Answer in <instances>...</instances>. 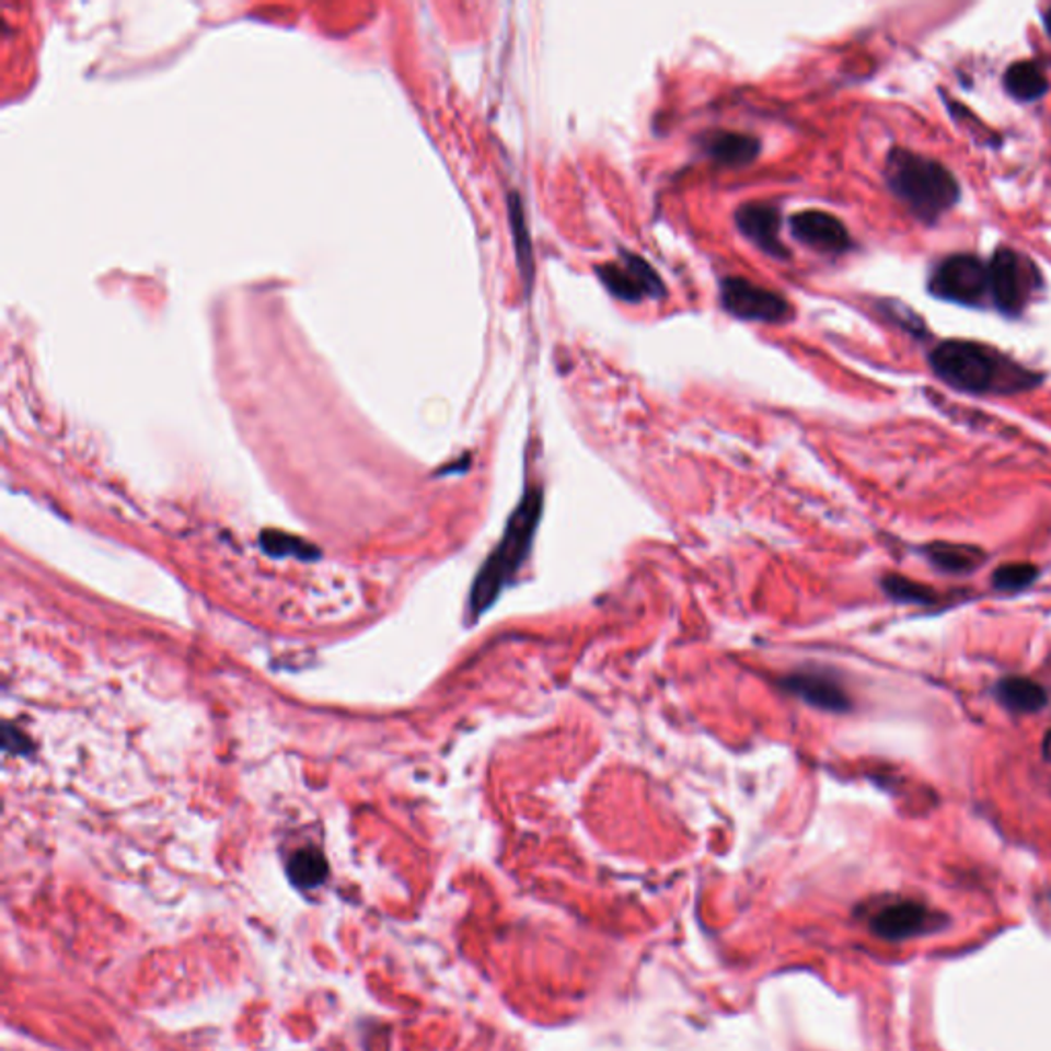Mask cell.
<instances>
[{
    "label": "cell",
    "mask_w": 1051,
    "mask_h": 1051,
    "mask_svg": "<svg viewBox=\"0 0 1051 1051\" xmlns=\"http://www.w3.org/2000/svg\"><path fill=\"white\" fill-rule=\"evenodd\" d=\"M544 495L539 485L526 489L520 504L509 513L504 534L495 544L492 555L485 558L469 596L471 616L478 619L483 612L499 600L504 590L513 584L516 575L522 569L526 558L530 557L536 530L541 524Z\"/></svg>",
    "instance_id": "6da1fadb"
},
{
    "label": "cell",
    "mask_w": 1051,
    "mask_h": 1051,
    "mask_svg": "<svg viewBox=\"0 0 1051 1051\" xmlns=\"http://www.w3.org/2000/svg\"><path fill=\"white\" fill-rule=\"evenodd\" d=\"M928 361L936 377L963 393L1010 394L1035 384V374L1029 370L975 342H943L931 351Z\"/></svg>",
    "instance_id": "7a4b0ae2"
},
{
    "label": "cell",
    "mask_w": 1051,
    "mask_h": 1051,
    "mask_svg": "<svg viewBox=\"0 0 1051 1051\" xmlns=\"http://www.w3.org/2000/svg\"><path fill=\"white\" fill-rule=\"evenodd\" d=\"M886 181L891 194L926 224H935L961 197V187L945 164L908 148L887 154Z\"/></svg>",
    "instance_id": "3957f363"
},
{
    "label": "cell",
    "mask_w": 1051,
    "mask_h": 1051,
    "mask_svg": "<svg viewBox=\"0 0 1051 1051\" xmlns=\"http://www.w3.org/2000/svg\"><path fill=\"white\" fill-rule=\"evenodd\" d=\"M928 290L935 298L963 304L984 307L990 300V269L988 263L975 255H951L938 263L928 281Z\"/></svg>",
    "instance_id": "277c9868"
},
{
    "label": "cell",
    "mask_w": 1051,
    "mask_h": 1051,
    "mask_svg": "<svg viewBox=\"0 0 1051 1051\" xmlns=\"http://www.w3.org/2000/svg\"><path fill=\"white\" fill-rule=\"evenodd\" d=\"M990 302L1008 316H1017L1027 307L1039 284L1037 267L1017 251L1002 246L988 263Z\"/></svg>",
    "instance_id": "5b68a950"
},
{
    "label": "cell",
    "mask_w": 1051,
    "mask_h": 1051,
    "mask_svg": "<svg viewBox=\"0 0 1051 1051\" xmlns=\"http://www.w3.org/2000/svg\"><path fill=\"white\" fill-rule=\"evenodd\" d=\"M721 307L739 321L781 325L793 316L787 298L752 279L723 278L719 286Z\"/></svg>",
    "instance_id": "8992f818"
},
{
    "label": "cell",
    "mask_w": 1051,
    "mask_h": 1051,
    "mask_svg": "<svg viewBox=\"0 0 1051 1051\" xmlns=\"http://www.w3.org/2000/svg\"><path fill=\"white\" fill-rule=\"evenodd\" d=\"M596 276L610 294L623 302L637 304L645 298L661 300L666 296V286L654 265L645 262L637 253L624 249L621 251V262L598 265Z\"/></svg>",
    "instance_id": "52a82bcc"
},
{
    "label": "cell",
    "mask_w": 1051,
    "mask_h": 1051,
    "mask_svg": "<svg viewBox=\"0 0 1051 1051\" xmlns=\"http://www.w3.org/2000/svg\"><path fill=\"white\" fill-rule=\"evenodd\" d=\"M788 227H790V234L799 243H804L809 249H816L820 253L840 255L853 246L848 230L834 213L804 210L790 216Z\"/></svg>",
    "instance_id": "ba28073f"
},
{
    "label": "cell",
    "mask_w": 1051,
    "mask_h": 1051,
    "mask_svg": "<svg viewBox=\"0 0 1051 1051\" xmlns=\"http://www.w3.org/2000/svg\"><path fill=\"white\" fill-rule=\"evenodd\" d=\"M781 686L821 711L846 713L853 706L848 692L825 670H795L781 678Z\"/></svg>",
    "instance_id": "9c48e42d"
},
{
    "label": "cell",
    "mask_w": 1051,
    "mask_h": 1051,
    "mask_svg": "<svg viewBox=\"0 0 1051 1051\" xmlns=\"http://www.w3.org/2000/svg\"><path fill=\"white\" fill-rule=\"evenodd\" d=\"M734 218H736V227H738L739 232L752 245L758 246L760 251H764L766 255H771L774 259H787L788 251L783 245L781 236H778L781 212L774 204H771V201H748V204L739 206Z\"/></svg>",
    "instance_id": "30bf717a"
},
{
    "label": "cell",
    "mask_w": 1051,
    "mask_h": 1051,
    "mask_svg": "<svg viewBox=\"0 0 1051 1051\" xmlns=\"http://www.w3.org/2000/svg\"><path fill=\"white\" fill-rule=\"evenodd\" d=\"M931 924H935V914H931L924 905L916 902L887 903L870 919L873 931L886 938L919 935Z\"/></svg>",
    "instance_id": "8fae6325"
},
{
    "label": "cell",
    "mask_w": 1051,
    "mask_h": 1051,
    "mask_svg": "<svg viewBox=\"0 0 1051 1051\" xmlns=\"http://www.w3.org/2000/svg\"><path fill=\"white\" fill-rule=\"evenodd\" d=\"M703 150L711 161L721 166H748L760 157L762 145L750 134L717 130L703 138Z\"/></svg>",
    "instance_id": "7c38bea8"
},
{
    "label": "cell",
    "mask_w": 1051,
    "mask_h": 1051,
    "mask_svg": "<svg viewBox=\"0 0 1051 1051\" xmlns=\"http://www.w3.org/2000/svg\"><path fill=\"white\" fill-rule=\"evenodd\" d=\"M996 698L1004 708L1018 715H1033L1048 705V692L1029 678L1010 675L1004 678L996 686Z\"/></svg>",
    "instance_id": "4fadbf2b"
},
{
    "label": "cell",
    "mask_w": 1051,
    "mask_h": 1051,
    "mask_svg": "<svg viewBox=\"0 0 1051 1051\" xmlns=\"http://www.w3.org/2000/svg\"><path fill=\"white\" fill-rule=\"evenodd\" d=\"M924 555L938 571L952 575L971 574L985 561L982 548L957 542H933L924 548Z\"/></svg>",
    "instance_id": "5bb4252c"
},
{
    "label": "cell",
    "mask_w": 1051,
    "mask_h": 1051,
    "mask_svg": "<svg viewBox=\"0 0 1051 1051\" xmlns=\"http://www.w3.org/2000/svg\"><path fill=\"white\" fill-rule=\"evenodd\" d=\"M508 212L511 239H513V246H516L518 269H520L522 281H524L526 294H530L532 281H534V253H532L530 230H528V224H526L524 206H522V199H520V196H518L516 192L509 194Z\"/></svg>",
    "instance_id": "9a60e30c"
},
{
    "label": "cell",
    "mask_w": 1051,
    "mask_h": 1051,
    "mask_svg": "<svg viewBox=\"0 0 1051 1051\" xmlns=\"http://www.w3.org/2000/svg\"><path fill=\"white\" fill-rule=\"evenodd\" d=\"M1004 89L1010 97L1029 103L1043 97L1050 91V81L1037 62L1020 60L1004 72Z\"/></svg>",
    "instance_id": "2e32d148"
},
{
    "label": "cell",
    "mask_w": 1051,
    "mask_h": 1051,
    "mask_svg": "<svg viewBox=\"0 0 1051 1051\" xmlns=\"http://www.w3.org/2000/svg\"><path fill=\"white\" fill-rule=\"evenodd\" d=\"M881 586L886 590L889 598L898 600V602H905V604H922V607H931L935 604L938 600V593H936L933 588L928 586H922V584H916L903 575H886L881 579Z\"/></svg>",
    "instance_id": "e0dca14e"
},
{
    "label": "cell",
    "mask_w": 1051,
    "mask_h": 1051,
    "mask_svg": "<svg viewBox=\"0 0 1051 1051\" xmlns=\"http://www.w3.org/2000/svg\"><path fill=\"white\" fill-rule=\"evenodd\" d=\"M1039 569L1029 563H1008L992 574V586L996 590L1018 591L1029 588L1037 579Z\"/></svg>",
    "instance_id": "ac0fdd59"
},
{
    "label": "cell",
    "mask_w": 1051,
    "mask_h": 1051,
    "mask_svg": "<svg viewBox=\"0 0 1051 1051\" xmlns=\"http://www.w3.org/2000/svg\"><path fill=\"white\" fill-rule=\"evenodd\" d=\"M292 870L296 873V881L311 886L325 877V863L319 854L298 853L292 863Z\"/></svg>",
    "instance_id": "d6986e66"
},
{
    "label": "cell",
    "mask_w": 1051,
    "mask_h": 1051,
    "mask_svg": "<svg viewBox=\"0 0 1051 1051\" xmlns=\"http://www.w3.org/2000/svg\"><path fill=\"white\" fill-rule=\"evenodd\" d=\"M1041 750H1043V758H1046V760H1048V762L1051 764V729L1048 731V734H1046V738H1043Z\"/></svg>",
    "instance_id": "ffe728a7"
},
{
    "label": "cell",
    "mask_w": 1051,
    "mask_h": 1051,
    "mask_svg": "<svg viewBox=\"0 0 1051 1051\" xmlns=\"http://www.w3.org/2000/svg\"><path fill=\"white\" fill-rule=\"evenodd\" d=\"M1043 23H1046V30L1050 33L1051 37V7L1046 11V16H1043Z\"/></svg>",
    "instance_id": "44dd1931"
}]
</instances>
